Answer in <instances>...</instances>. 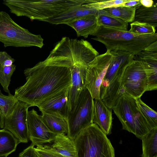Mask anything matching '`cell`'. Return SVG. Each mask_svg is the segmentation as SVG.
I'll return each instance as SVG.
<instances>
[{"mask_svg":"<svg viewBox=\"0 0 157 157\" xmlns=\"http://www.w3.org/2000/svg\"><path fill=\"white\" fill-rule=\"evenodd\" d=\"M70 67L41 61L26 68L24 74L26 82L15 90L14 96L29 107L37 106L70 88Z\"/></svg>","mask_w":157,"mask_h":157,"instance_id":"cell-1","label":"cell"},{"mask_svg":"<svg viewBox=\"0 0 157 157\" xmlns=\"http://www.w3.org/2000/svg\"><path fill=\"white\" fill-rule=\"evenodd\" d=\"M86 2V0H4L2 3L17 16L44 21Z\"/></svg>","mask_w":157,"mask_h":157,"instance_id":"cell-2","label":"cell"},{"mask_svg":"<svg viewBox=\"0 0 157 157\" xmlns=\"http://www.w3.org/2000/svg\"><path fill=\"white\" fill-rule=\"evenodd\" d=\"M91 35L92 39L99 42L107 50L126 51L134 55L144 51L152 42L157 41V34L138 35L128 31L119 30L102 26H97Z\"/></svg>","mask_w":157,"mask_h":157,"instance_id":"cell-3","label":"cell"},{"mask_svg":"<svg viewBox=\"0 0 157 157\" xmlns=\"http://www.w3.org/2000/svg\"><path fill=\"white\" fill-rule=\"evenodd\" d=\"M113 57L102 80L100 88V98L112 109L120 97L121 82L125 70L133 60L134 55L121 50H112Z\"/></svg>","mask_w":157,"mask_h":157,"instance_id":"cell-4","label":"cell"},{"mask_svg":"<svg viewBox=\"0 0 157 157\" xmlns=\"http://www.w3.org/2000/svg\"><path fill=\"white\" fill-rule=\"evenodd\" d=\"M74 141L76 157H115L110 141L95 123L83 129Z\"/></svg>","mask_w":157,"mask_h":157,"instance_id":"cell-5","label":"cell"},{"mask_svg":"<svg viewBox=\"0 0 157 157\" xmlns=\"http://www.w3.org/2000/svg\"><path fill=\"white\" fill-rule=\"evenodd\" d=\"M121 122L122 129L142 140L151 130L141 112L136 99L125 93L120 96L113 108Z\"/></svg>","mask_w":157,"mask_h":157,"instance_id":"cell-6","label":"cell"},{"mask_svg":"<svg viewBox=\"0 0 157 157\" xmlns=\"http://www.w3.org/2000/svg\"><path fill=\"white\" fill-rule=\"evenodd\" d=\"M43 41L41 35L31 33L15 23L6 12L0 11V42L4 47L41 48Z\"/></svg>","mask_w":157,"mask_h":157,"instance_id":"cell-7","label":"cell"},{"mask_svg":"<svg viewBox=\"0 0 157 157\" xmlns=\"http://www.w3.org/2000/svg\"><path fill=\"white\" fill-rule=\"evenodd\" d=\"M94 109V99L88 90L85 87L67 118V135L69 137L74 140L83 129L93 123Z\"/></svg>","mask_w":157,"mask_h":157,"instance_id":"cell-8","label":"cell"},{"mask_svg":"<svg viewBox=\"0 0 157 157\" xmlns=\"http://www.w3.org/2000/svg\"><path fill=\"white\" fill-rule=\"evenodd\" d=\"M147 78L141 63L133 59L128 66L121 83L120 96L125 93L136 99L140 98L146 92Z\"/></svg>","mask_w":157,"mask_h":157,"instance_id":"cell-9","label":"cell"},{"mask_svg":"<svg viewBox=\"0 0 157 157\" xmlns=\"http://www.w3.org/2000/svg\"><path fill=\"white\" fill-rule=\"evenodd\" d=\"M113 57L110 51L107 50L105 53L98 55L88 65L85 87L89 91L93 99L100 98V86Z\"/></svg>","mask_w":157,"mask_h":157,"instance_id":"cell-10","label":"cell"},{"mask_svg":"<svg viewBox=\"0 0 157 157\" xmlns=\"http://www.w3.org/2000/svg\"><path fill=\"white\" fill-rule=\"evenodd\" d=\"M28 105L18 101L12 112L4 119L3 128L12 133L20 143L29 140L27 125Z\"/></svg>","mask_w":157,"mask_h":157,"instance_id":"cell-11","label":"cell"},{"mask_svg":"<svg viewBox=\"0 0 157 157\" xmlns=\"http://www.w3.org/2000/svg\"><path fill=\"white\" fill-rule=\"evenodd\" d=\"M27 125L29 140L34 146L50 144L56 135L48 129L34 109L28 111Z\"/></svg>","mask_w":157,"mask_h":157,"instance_id":"cell-12","label":"cell"},{"mask_svg":"<svg viewBox=\"0 0 157 157\" xmlns=\"http://www.w3.org/2000/svg\"><path fill=\"white\" fill-rule=\"evenodd\" d=\"M88 66L80 62L72 65L70 68L71 73V84L68 94L69 111H71L85 88L86 76Z\"/></svg>","mask_w":157,"mask_h":157,"instance_id":"cell-13","label":"cell"},{"mask_svg":"<svg viewBox=\"0 0 157 157\" xmlns=\"http://www.w3.org/2000/svg\"><path fill=\"white\" fill-rule=\"evenodd\" d=\"M69 88L40 104L37 106L39 110L59 114L67 118L69 111L67 98Z\"/></svg>","mask_w":157,"mask_h":157,"instance_id":"cell-14","label":"cell"},{"mask_svg":"<svg viewBox=\"0 0 157 157\" xmlns=\"http://www.w3.org/2000/svg\"><path fill=\"white\" fill-rule=\"evenodd\" d=\"M93 123L96 124L107 136L111 133L112 110L100 99H94Z\"/></svg>","mask_w":157,"mask_h":157,"instance_id":"cell-15","label":"cell"},{"mask_svg":"<svg viewBox=\"0 0 157 157\" xmlns=\"http://www.w3.org/2000/svg\"><path fill=\"white\" fill-rule=\"evenodd\" d=\"M89 0L86 3L71 8L54 17L45 20L52 24H65L75 18L86 15L96 14L98 10L89 5Z\"/></svg>","mask_w":157,"mask_h":157,"instance_id":"cell-16","label":"cell"},{"mask_svg":"<svg viewBox=\"0 0 157 157\" xmlns=\"http://www.w3.org/2000/svg\"><path fill=\"white\" fill-rule=\"evenodd\" d=\"M96 14L86 15L72 19L66 24L73 28L77 36L85 38L91 35L97 27Z\"/></svg>","mask_w":157,"mask_h":157,"instance_id":"cell-17","label":"cell"},{"mask_svg":"<svg viewBox=\"0 0 157 157\" xmlns=\"http://www.w3.org/2000/svg\"><path fill=\"white\" fill-rule=\"evenodd\" d=\"M65 134H56L51 143L46 145L65 157H76L74 140Z\"/></svg>","mask_w":157,"mask_h":157,"instance_id":"cell-18","label":"cell"},{"mask_svg":"<svg viewBox=\"0 0 157 157\" xmlns=\"http://www.w3.org/2000/svg\"><path fill=\"white\" fill-rule=\"evenodd\" d=\"M41 118L48 129L56 134H68L67 118L55 113L41 112Z\"/></svg>","mask_w":157,"mask_h":157,"instance_id":"cell-19","label":"cell"},{"mask_svg":"<svg viewBox=\"0 0 157 157\" xmlns=\"http://www.w3.org/2000/svg\"><path fill=\"white\" fill-rule=\"evenodd\" d=\"M96 16L98 26H102L119 30L128 31V23L111 15L104 10H98Z\"/></svg>","mask_w":157,"mask_h":157,"instance_id":"cell-20","label":"cell"},{"mask_svg":"<svg viewBox=\"0 0 157 157\" xmlns=\"http://www.w3.org/2000/svg\"><path fill=\"white\" fill-rule=\"evenodd\" d=\"M146 74L147 86L146 91L157 89V59L151 56L143 58L141 61Z\"/></svg>","mask_w":157,"mask_h":157,"instance_id":"cell-21","label":"cell"},{"mask_svg":"<svg viewBox=\"0 0 157 157\" xmlns=\"http://www.w3.org/2000/svg\"><path fill=\"white\" fill-rule=\"evenodd\" d=\"M134 21L149 24L155 28L157 26V3L147 7L142 5L136 10Z\"/></svg>","mask_w":157,"mask_h":157,"instance_id":"cell-22","label":"cell"},{"mask_svg":"<svg viewBox=\"0 0 157 157\" xmlns=\"http://www.w3.org/2000/svg\"><path fill=\"white\" fill-rule=\"evenodd\" d=\"M20 142L8 130L0 129V157H7L16 150Z\"/></svg>","mask_w":157,"mask_h":157,"instance_id":"cell-23","label":"cell"},{"mask_svg":"<svg viewBox=\"0 0 157 157\" xmlns=\"http://www.w3.org/2000/svg\"><path fill=\"white\" fill-rule=\"evenodd\" d=\"M142 140L141 157L157 156V128L151 129Z\"/></svg>","mask_w":157,"mask_h":157,"instance_id":"cell-24","label":"cell"},{"mask_svg":"<svg viewBox=\"0 0 157 157\" xmlns=\"http://www.w3.org/2000/svg\"><path fill=\"white\" fill-rule=\"evenodd\" d=\"M136 9L125 6H116L104 10L111 15L128 23L134 21Z\"/></svg>","mask_w":157,"mask_h":157,"instance_id":"cell-25","label":"cell"},{"mask_svg":"<svg viewBox=\"0 0 157 157\" xmlns=\"http://www.w3.org/2000/svg\"><path fill=\"white\" fill-rule=\"evenodd\" d=\"M136 99L139 108L151 129L157 128V113L144 103L140 98Z\"/></svg>","mask_w":157,"mask_h":157,"instance_id":"cell-26","label":"cell"},{"mask_svg":"<svg viewBox=\"0 0 157 157\" xmlns=\"http://www.w3.org/2000/svg\"><path fill=\"white\" fill-rule=\"evenodd\" d=\"M8 94L5 95L0 92V109L4 118L12 112L18 101L14 95Z\"/></svg>","mask_w":157,"mask_h":157,"instance_id":"cell-27","label":"cell"},{"mask_svg":"<svg viewBox=\"0 0 157 157\" xmlns=\"http://www.w3.org/2000/svg\"><path fill=\"white\" fill-rule=\"evenodd\" d=\"M16 66L12 64L9 66L0 65V84L3 90L8 94H10L8 87L10 84L11 78L15 71Z\"/></svg>","mask_w":157,"mask_h":157,"instance_id":"cell-28","label":"cell"},{"mask_svg":"<svg viewBox=\"0 0 157 157\" xmlns=\"http://www.w3.org/2000/svg\"><path fill=\"white\" fill-rule=\"evenodd\" d=\"M131 28L128 31L138 35H149L155 33V28L146 23L134 21L130 24Z\"/></svg>","mask_w":157,"mask_h":157,"instance_id":"cell-29","label":"cell"},{"mask_svg":"<svg viewBox=\"0 0 157 157\" xmlns=\"http://www.w3.org/2000/svg\"><path fill=\"white\" fill-rule=\"evenodd\" d=\"M128 0H89V5L97 10L118 6L128 2Z\"/></svg>","mask_w":157,"mask_h":157,"instance_id":"cell-30","label":"cell"},{"mask_svg":"<svg viewBox=\"0 0 157 157\" xmlns=\"http://www.w3.org/2000/svg\"><path fill=\"white\" fill-rule=\"evenodd\" d=\"M35 149L40 157H65L49 149L46 145L37 146L35 147Z\"/></svg>","mask_w":157,"mask_h":157,"instance_id":"cell-31","label":"cell"},{"mask_svg":"<svg viewBox=\"0 0 157 157\" xmlns=\"http://www.w3.org/2000/svg\"><path fill=\"white\" fill-rule=\"evenodd\" d=\"M15 59L5 51L0 52V65L9 66L13 64Z\"/></svg>","mask_w":157,"mask_h":157,"instance_id":"cell-32","label":"cell"},{"mask_svg":"<svg viewBox=\"0 0 157 157\" xmlns=\"http://www.w3.org/2000/svg\"><path fill=\"white\" fill-rule=\"evenodd\" d=\"M19 157H40L31 144L19 154Z\"/></svg>","mask_w":157,"mask_h":157,"instance_id":"cell-33","label":"cell"},{"mask_svg":"<svg viewBox=\"0 0 157 157\" xmlns=\"http://www.w3.org/2000/svg\"><path fill=\"white\" fill-rule=\"evenodd\" d=\"M141 5L140 0H128V1L120 5L117 6H125L136 8L137 7Z\"/></svg>","mask_w":157,"mask_h":157,"instance_id":"cell-34","label":"cell"},{"mask_svg":"<svg viewBox=\"0 0 157 157\" xmlns=\"http://www.w3.org/2000/svg\"><path fill=\"white\" fill-rule=\"evenodd\" d=\"M144 51L157 52V41L151 43L145 48Z\"/></svg>","mask_w":157,"mask_h":157,"instance_id":"cell-35","label":"cell"},{"mask_svg":"<svg viewBox=\"0 0 157 157\" xmlns=\"http://www.w3.org/2000/svg\"><path fill=\"white\" fill-rule=\"evenodd\" d=\"M142 5L147 7L151 6L154 4V2L152 0H140Z\"/></svg>","mask_w":157,"mask_h":157,"instance_id":"cell-36","label":"cell"},{"mask_svg":"<svg viewBox=\"0 0 157 157\" xmlns=\"http://www.w3.org/2000/svg\"><path fill=\"white\" fill-rule=\"evenodd\" d=\"M4 119L1 111L0 109V128H3Z\"/></svg>","mask_w":157,"mask_h":157,"instance_id":"cell-37","label":"cell"},{"mask_svg":"<svg viewBox=\"0 0 157 157\" xmlns=\"http://www.w3.org/2000/svg\"><path fill=\"white\" fill-rule=\"evenodd\" d=\"M0 92H1V91L0 89Z\"/></svg>","mask_w":157,"mask_h":157,"instance_id":"cell-38","label":"cell"},{"mask_svg":"<svg viewBox=\"0 0 157 157\" xmlns=\"http://www.w3.org/2000/svg\"></svg>","mask_w":157,"mask_h":157,"instance_id":"cell-39","label":"cell"},{"mask_svg":"<svg viewBox=\"0 0 157 157\" xmlns=\"http://www.w3.org/2000/svg\"><path fill=\"white\" fill-rule=\"evenodd\" d=\"M155 157H157V156Z\"/></svg>","mask_w":157,"mask_h":157,"instance_id":"cell-40","label":"cell"}]
</instances>
